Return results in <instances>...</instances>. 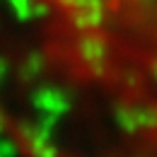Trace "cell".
Masks as SVG:
<instances>
[{"label":"cell","instance_id":"obj_1","mask_svg":"<svg viewBox=\"0 0 157 157\" xmlns=\"http://www.w3.org/2000/svg\"><path fill=\"white\" fill-rule=\"evenodd\" d=\"M0 133L29 157H157V0H0Z\"/></svg>","mask_w":157,"mask_h":157}]
</instances>
